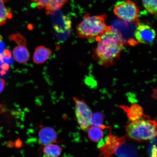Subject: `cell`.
Returning a JSON list of instances; mask_svg holds the SVG:
<instances>
[{
    "instance_id": "6da1fadb",
    "label": "cell",
    "mask_w": 157,
    "mask_h": 157,
    "mask_svg": "<svg viewBox=\"0 0 157 157\" xmlns=\"http://www.w3.org/2000/svg\"><path fill=\"white\" fill-rule=\"evenodd\" d=\"M97 39L98 42L94 51V58L105 67L113 65L119 58L125 44L122 37L109 26Z\"/></svg>"
},
{
    "instance_id": "7a4b0ae2",
    "label": "cell",
    "mask_w": 157,
    "mask_h": 157,
    "mask_svg": "<svg viewBox=\"0 0 157 157\" xmlns=\"http://www.w3.org/2000/svg\"><path fill=\"white\" fill-rule=\"evenodd\" d=\"M125 128L127 137L136 142L152 140L156 138L157 135L156 121L150 119L148 116L129 121Z\"/></svg>"
},
{
    "instance_id": "3957f363",
    "label": "cell",
    "mask_w": 157,
    "mask_h": 157,
    "mask_svg": "<svg viewBox=\"0 0 157 157\" xmlns=\"http://www.w3.org/2000/svg\"><path fill=\"white\" fill-rule=\"evenodd\" d=\"M106 15L91 16L87 14L84 16L81 22L76 27V32L80 38H97L106 31L109 26L105 21Z\"/></svg>"
},
{
    "instance_id": "277c9868",
    "label": "cell",
    "mask_w": 157,
    "mask_h": 157,
    "mask_svg": "<svg viewBox=\"0 0 157 157\" xmlns=\"http://www.w3.org/2000/svg\"><path fill=\"white\" fill-rule=\"evenodd\" d=\"M113 12L119 18L128 22H134L138 18L139 10L134 2L126 0L119 2L114 8Z\"/></svg>"
},
{
    "instance_id": "5b68a950",
    "label": "cell",
    "mask_w": 157,
    "mask_h": 157,
    "mask_svg": "<svg viewBox=\"0 0 157 157\" xmlns=\"http://www.w3.org/2000/svg\"><path fill=\"white\" fill-rule=\"evenodd\" d=\"M73 100L75 103V112L78 124L82 130H87L91 125L93 114L91 109L83 100L76 97Z\"/></svg>"
},
{
    "instance_id": "8992f818",
    "label": "cell",
    "mask_w": 157,
    "mask_h": 157,
    "mask_svg": "<svg viewBox=\"0 0 157 157\" xmlns=\"http://www.w3.org/2000/svg\"><path fill=\"white\" fill-rule=\"evenodd\" d=\"M110 131L105 143L98 148L100 157H111L126 141V136H117Z\"/></svg>"
},
{
    "instance_id": "52a82bcc",
    "label": "cell",
    "mask_w": 157,
    "mask_h": 157,
    "mask_svg": "<svg viewBox=\"0 0 157 157\" xmlns=\"http://www.w3.org/2000/svg\"><path fill=\"white\" fill-rule=\"evenodd\" d=\"M156 32L152 27L144 23H139L135 33V37L138 43L151 44L154 42Z\"/></svg>"
},
{
    "instance_id": "ba28073f",
    "label": "cell",
    "mask_w": 157,
    "mask_h": 157,
    "mask_svg": "<svg viewBox=\"0 0 157 157\" xmlns=\"http://www.w3.org/2000/svg\"><path fill=\"white\" fill-rule=\"evenodd\" d=\"M38 9H44L47 15H51L60 9L68 0H31Z\"/></svg>"
},
{
    "instance_id": "9c48e42d",
    "label": "cell",
    "mask_w": 157,
    "mask_h": 157,
    "mask_svg": "<svg viewBox=\"0 0 157 157\" xmlns=\"http://www.w3.org/2000/svg\"><path fill=\"white\" fill-rule=\"evenodd\" d=\"M118 107L126 113L129 121H136L148 116L144 114L143 108L136 103L131 104L129 107L125 105H119Z\"/></svg>"
},
{
    "instance_id": "30bf717a",
    "label": "cell",
    "mask_w": 157,
    "mask_h": 157,
    "mask_svg": "<svg viewBox=\"0 0 157 157\" xmlns=\"http://www.w3.org/2000/svg\"><path fill=\"white\" fill-rule=\"evenodd\" d=\"M38 136L41 144L44 146L56 142L58 137L55 129L49 127L42 128L39 130Z\"/></svg>"
},
{
    "instance_id": "8fae6325",
    "label": "cell",
    "mask_w": 157,
    "mask_h": 157,
    "mask_svg": "<svg viewBox=\"0 0 157 157\" xmlns=\"http://www.w3.org/2000/svg\"><path fill=\"white\" fill-rule=\"evenodd\" d=\"M52 54V51L50 48L44 46H39L35 49L33 60L35 64H42L46 62Z\"/></svg>"
},
{
    "instance_id": "7c38bea8",
    "label": "cell",
    "mask_w": 157,
    "mask_h": 157,
    "mask_svg": "<svg viewBox=\"0 0 157 157\" xmlns=\"http://www.w3.org/2000/svg\"><path fill=\"white\" fill-rule=\"evenodd\" d=\"M13 54L16 61L19 63H25L29 59V52L25 46L19 45L13 49Z\"/></svg>"
},
{
    "instance_id": "4fadbf2b",
    "label": "cell",
    "mask_w": 157,
    "mask_h": 157,
    "mask_svg": "<svg viewBox=\"0 0 157 157\" xmlns=\"http://www.w3.org/2000/svg\"><path fill=\"white\" fill-rule=\"evenodd\" d=\"M62 151V147L53 143L44 146L43 148L45 157H59L61 154Z\"/></svg>"
},
{
    "instance_id": "5bb4252c",
    "label": "cell",
    "mask_w": 157,
    "mask_h": 157,
    "mask_svg": "<svg viewBox=\"0 0 157 157\" xmlns=\"http://www.w3.org/2000/svg\"><path fill=\"white\" fill-rule=\"evenodd\" d=\"M7 1V0H0V26L5 24L8 19L12 17V11L5 5Z\"/></svg>"
},
{
    "instance_id": "9a60e30c",
    "label": "cell",
    "mask_w": 157,
    "mask_h": 157,
    "mask_svg": "<svg viewBox=\"0 0 157 157\" xmlns=\"http://www.w3.org/2000/svg\"><path fill=\"white\" fill-rule=\"evenodd\" d=\"M88 135L90 140L94 142L101 141L104 137L103 129L101 128L91 126L88 129Z\"/></svg>"
},
{
    "instance_id": "2e32d148",
    "label": "cell",
    "mask_w": 157,
    "mask_h": 157,
    "mask_svg": "<svg viewBox=\"0 0 157 157\" xmlns=\"http://www.w3.org/2000/svg\"><path fill=\"white\" fill-rule=\"evenodd\" d=\"M104 115L103 113L97 112L93 114L92 117L91 126L101 128V129H110V127L106 126L103 124Z\"/></svg>"
},
{
    "instance_id": "e0dca14e",
    "label": "cell",
    "mask_w": 157,
    "mask_h": 157,
    "mask_svg": "<svg viewBox=\"0 0 157 157\" xmlns=\"http://www.w3.org/2000/svg\"><path fill=\"white\" fill-rule=\"evenodd\" d=\"M143 6L148 13L156 15L157 0H142Z\"/></svg>"
},
{
    "instance_id": "ac0fdd59",
    "label": "cell",
    "mask_w": 157,
    "mask_h": 157,
    "mask_svg": "<svg viewBox=\"0 0 157 157\" xmlns=\"http://www.w3.org/2000/svg\"><path fill=\"white\" fill-rule=\"evenodd\" d=\"M9 38L11 40L14 41L19 45L26 46V40L24 37L19 33L10 35L9 37Z\"/></svg>"
},
{
    "instance_id": "d6986e66",
    "label": "cell",
    "mask_w": 157,
    "mask_h": 157,
    "mask_svg": "<svg viewBox=\"0 0 157 157\" xmlns=\"http://www.w3.org/2000/svg\"><path fill=\"white\" fill-rule=\"evenodd\" d=\"M3 56H5V57L9 59L11 58V53L10 52L9 50H5L4 51L3 54H2Z\"/></svg>"
},
{
    "instance_id": "ffe728a7",
    "label": "cell",
    "mask_w": 157,
    "mask_h": 157,
    "mask_svg": "<svg viewBox=\"0 0 157 157\" xmlns=\"http://www.w3.org/2000/svg\"><path fill=\"white\" fill-rule=\"evenodd\" d=\"M5 85V81L2 78H0V93L3 91L4 89Z\"/></svg>"
},
{
    "instance_id": "44dd1931",
    "label": "cell",
    "mask_w": 157,
    "mask_h": 157,
    "mask_svg": "<svg viewBox=\"0 0 157 157\" xmlns=\"http://www.w3.org/2000/svg\"><path fill=\"white\" fill-rule=\"evenodd\" d=\"M1 68L2 71H7L9 69V65L7 63H4L2 65Z\"/></svg>"
},
{
    "instance_id": "7402d4cb",
    "label": "cell",
    "mask_w": 157,
    "mask_h": 157,
    "mask_svg": "<svg viewBox=\"0 0 157 157\" xmlns=\"http://www.w3.org/2000/svg\"><path fill=\"white\" fill-rule=\"evenodd\" d=\"M156 147L155 145L153 146L151 149V157H157L156 156Z\"/></svg>"
},
{
    "instance_id": "603a6c76",
    "label": "cell",
    "mask_w": 157,
    "mask_h": 157,
    "mask_svg": "<svg viewBox=\"0 0 157 157\" xmlns=\"http://www.w3.org/2000/svg\"><path fill=\"white\" fill-rule=\"evenodd\" d=\"M2 37L1 36V35H0V41H1L2 40Z\"/></svg>"
}]
</instances>
